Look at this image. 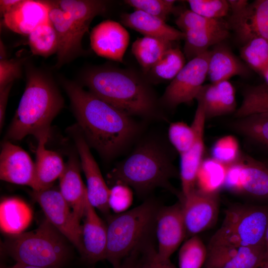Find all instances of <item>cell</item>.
<instances>
[{
    "mask_svg": "<svg viewBox=\"0 0 268 268\" xmlns=\"http://www.w3.org/2000/svg\"><path fill=\"white\" fill-rule=\"evenodd\" d=\"M260 268H268V258L264 259Z\"/></svg>",
    "mask_w": 268,
    "mask_h": 268,
    "instance_id": "54",
    "label": "cell"
},
{
    "mask_svg": "<svg viewBox=\"0 0 268 268\" xmlns=\"http://www.w3.org/2000/svg\"><path fill=\"white\" fill-rule=\"evenodd\" d=\"M183 32L189 29H218L228 27L229 24L221 19H211L199 15L191 9L181 12L175 21Z\"/></svg>",
    "mask_w": 268,
    "mask_h": 268,
    "instance_id": "38",
    "label": "cell"
},
{
    "mask_svg": "<svg viewBox=\"0 0 268 268\" xmlns=\"http://www.w3.org/2000/svg\"><path fill=\"white\" fill-rule=\"evenodd\" d=\"M261 75L264 77L266 84L268 85V67L261 73Z\"/></svg>",
    "mask_w": 268,
    "mask_h": 268,
    "instance_id": "53",
    "label": "cell"
},
{
    "mask_svg": "<svg viewBox=\"0 0 268 268\" xmlns=\"http://www.w3.org/2000/svg\"><path fill=\"white\" fill-rule=\"evenodd\" d=\"M133 201V194L130 187L116 184L110 188L108 204L110 209L117 213L128 210Z\"/></svg>",
    "mask_w": 268,
    "mask_h": 268,
    "instance_id": "43",
    "label": "cell"
},
{
    "mask_svg": "<svg viewBox=\"0 0 268 268\" xmlns=\"http://www.w3.org/2000/svg\"><path fill=\"white\" fill-rule=\"evenodd\" d=\"M49 133L41 134L36 137L35 181L33 190L40 191L51 188L53 183L63 173L65 165L62 157L54 151L45 147Z\"/></svg>",
    "mask_w": 268,
    "mask_h": 268,
    "instance_id": "22",
    "label": "cell"
},
{
    "mask_svg": "<svg viewBox=\"0 0 268 268\" xmlns=\"http://www.w3.org/2000/svg\"><path fill=\"white\" fill-rule=\"evenodd\" d=\"M136 268H177L170 261L160 257L152 246H148L141 259L137 260L135 252H133Z\"/></svg>",
    "mask_w": 268,
    "mask_h": 268,
    "instance_id": "44",
    "label": "cell"
},
{
    "mask_svg": "<svg viewBox=\"0 0 268 268\" xmlns=\"http://www.w3.org/2000/svg\"><path fill=\"white\" fill-rule=\"evenodd\" d=\"M28 36L29 45L33 55L47 58L57 53L58 39L50 21L39 25Z\"/></svg>",
    "mask_w": 268,
    "mask_h": 268,
    "instance_id": "33",
    "label": "cell"
},
{
    "mask_svg": "<svg viewBox=\"0 0 268 268\" xmlns=\"http://www.w3.org/2000/svg\"><path fill=\"white\" fill-rule=\"evenodd\" d=\"M21 0H0V12L2 17L16 6Z\"/></svg>",
    "mask_w": 268,
    "mask_h": 268,
    "instance_id": "48",
    "label": "cell"
},
{
    "mask_svg": "<svg viewBox=\"0 0 268 268\" xmlns=\"http://www.w3.org/2000/svg\"><path fill=\"white\" fill-rule=\"evenodd\" d=\"M82 226V258L94 264L106 259L107 226L86 200Z\"/></svg>",
    "mask_w": 268,
    "mask_h": 268,
    "instance_id": "19",
    "label": "cell"
},
{
    "mask_svg": "<svg viewBox=\"0 0 268 268\" xmlns=\"http://www.w3.org/2000/svg\"><path fill=\"white\" fill-rule=\"evenodd\" d=\"M211 152L212 158L225 165H229L238 159V142L233 136H225L214 143Z\"/></svg>",
    "mask_w": 268,
    "mask_h": 268,
    "instance_id": "42",
    "label": "cell"
},
{
    "mask_svg": "<svg viewBox=\"0 0 268 268\" xmlns=\"http://www.w3.org/2000/svg\"><path fill=\"white\" fill-rule=\"evenodd\" d=\"M210 51L207 76L211 83L228 80L235 75L246 76L248 67L238 59L226 47L216 45Z\"/></svg>",
    "mask_w": 268,
    "mask_h": 268,
    "instance_id": "26",
    "label": "cell"
},
{
    "mask_svg": "<svg viewBox=\"0 0 268 268\" xmlns=\"http://www.w3.org/2000/svg\"><path fill=\"white\" fill-rule=\"evenodd\" d=\"M46 218L77 249L83 251L82 226L60 191L49 188L32 193Z\"/></svg>",
    "mask_w": 268,
    "mask_h": 268,
    "instance_id": "9",
    "label": "cell"
},
{
    "mask_svg": "<svg viewBox=\"0 0 268 268\" xmlns=\"http://www.w3.org/2000/svg\"><path fill=\"white\" fill-rule=\"evenodd\" d=\"M74 141L80 157L81 165L86 180V190L90 203L104 214L110 210L108 204L110 188L89 149L83 135L74 134Z\"/></svg>",
    "mask_w": 268,
    "mask_h": 268,
    "instance_id": "15",
    "label": "cell"
},
{
    "mask_svg": "<svg viewBox=\"0 0 268 268\" xmlns=\"http://www.w3.org/2000/svg\"><path fill=\"white\" fill-rule=\"evenodd\" d=\"M32 219V212L29 206L17 198L3 199L0 204V227L8 235H16L23 232Z\"/></svg>",
    "mask_w": 268,
    "mask_h": 268,
    "instance_id": "27",
    "label": "cell"
},
{
    "mask_svg": "<svg viewBox=\"0 0 268 268\" xmlns=\"http://www.w3.org/2000/svg\"><path fill=\"white\" fill-rule=\"evenodd\" d=\"M198 106L192 124L196 138L190 149L180 155V178L182 196L185 197L196 189V179L202 162L204 151L203 132L206 117L202 102L198 100Z\"/></svg>",
    "mask_w": 268,
    "mask_h": 268,
    "instance_id": "17",
    "label": "cell"
},
{
    "mask_svg": "<svg viewBox=\"0 0 268 268\" xmlns=\"http://www.w3.org/2000/svg\"><path fill=\"white\" fill-rule=\"evenodd\" d=\"M49 8V19L54 26L58 39L56 67H60L83 52L80 32L71 16L64 11L55 0H45Z\"/></svg>",
    "mask_w": 268,
    "mask_h": 268,
    "instance_id": "12",
    "label": "cell"
},
{
    "mask_svg": "<svg viewBox=\"0 0 268 268\" xmlns=\"http://www.w3.org/2000/svg\"><path fill=\"white\" fill-rule=\"evenodd\" d=\"M21 67L22 62L18 60L0 61V90L20 77Z\"/></svg>",
    "mask_w": 268,
    "mask_h": 268,
    "instance_id": "45",
    "label": "cell"
},
{
    "mask_svg": "<svg viewBox=\"0 0 268 268\" xmlns=\"http://www.w3.org/2000/svg\"><path fill=\"white\" fill-rule=\"evenodd\" d=\"M0 60H5L6 59V51L3 42L0 41Z\"/></svg>",
    "mask_w": 268,
    "mask_h": 268,
    "instance_id": "52",
    "label": "cell"
},
{
    "mask_svg": "<svg viewBox=\"0 0 268 268\" xmlns=\"http://www.w3.org/2000/svg\"><path fill=\"white\" fill-rule=\"evenodd\" d=\"M227 1L232 15L241 12L249 4L248 1L246 0H228Z\"/></svg>",
    "mask_w": 268,
    "mask_h": 268,
    "instance_id": "47",
    "label": "cell"
},
{
    "mask_svg": "<svg viewBox=\"0 0 268 268\" xmlns=\"http://www.w3.org/2000/svg\"><path fill=\"white\" fill-rule=\"evenodd\" d=\"M243 97L241 105L234 113L236 118L268 112V85L266 83L247 88Z\"/></svg>",
    "mask_w": 268,
    "mask_h": 268,
    "instance_id": "35",
    "label": "cell"
},
{
    "mask_svg": "<svg viewBox=\"0 0 268 268\" xmlns=\"http://www.w3.org/2000/svg\"><path fill=\"white\" fill-rule=\"evenodd\" d=\"M90 40L91 48L97 55L122 62L129 45L130 35L120 23L107 20L93 28Z\"/></svg>",
    "mask_w": 268,
    "mask_h": 268,
    "instance_id": "16",
    "label": "cell"
},
{
    "mask_svg": "<svg viewBox=\"0 0 268 268\" xmlns=\"http://www.w3.org/2000/svg\"><path fill=\"white\" fill-rule=\"evenodd\" d=\"M268 223V210L265 208L232 206L226 210L221 225L211 237L208 245L265 246Z\"/></svg>",
    "mask_w": 268,
    "mask_h": 268,
    "instance_id": "7",
    "label": "cell"
},
{
    "mask_svg": "<svg viewBox=\"0 0 268 268\" xmlns=\"http://www.w3.org/2000/svg\"><path fill=\"white\" fill-rule=\"evenodd\" d=\"M78 162L74 157L66 164L60 179V192L71 209L76 219L80 222L83 217L86 200V187L80 176Z\"/></svg>",
    "mask_w": 268,
    "mask_h": 268,
    "instance_id": "24",
    "label": "cell"
},
{
    "mask_svg": "<svg viewBox=\"0 0 268 268\" xmlns=\"http://www.w3.org/2000/svg\"><path fill=\"white\" fill-rule=\"evenodd\" d=\"M176 170L166 154L156 145L146 143L139 146L109 174L112 185L122 184L139 192L162 187L174 193L170 183Z\"/></svg>",
    "mask_w": 268,
    "mask_h": 268,
    "instance_id": "4",
    "label": "cell"
},
{
    "mask_svg": "<svg viewBox=\"0 0 268 268\" xmlns=\"http://www.w3.org/2000/svg\"><path fill=\"white\" fill-rule=\"evenodd\" d=\"M209 56L208 50L185 64L166 88L161 100L164 105L174 108L196 99L207 76Z\"/></svg>",
    "mask_w": 268,
    "mask_h": 268,
    "instance_id": "8",
    "label": "cell"
},
{
    "mask_svg": "<svg viewBox=\"0 0 268 268\" xmlns=\"http://www.w3.org/2000/svg\"><path fill=\"white\" fill-rule=\"evenodd\" d=\"M83 82L91 93L127 115L149 116L156 102L145 80L128 69L98 67L84 75Z\"/></svg>",
    "mask_w": 268,
    "mask_h": 268,
    "instance_id": "3",
    "label": "cell"
},
{
    "mask_svg": "<svg viewBox=\"0 0 268 268\" xmlns=\"http://www.w3.org/2000/svg\"><path fill=\"white\" fill-rule=\"evenodd\" d=\"M125 2L135 9L158 17L165 21L174 10L175 0H126Z\"/></svg>",
    "mask_w": 268,
    "mask_h": 268,
    "instance_id": "41",
    "label": "cell"
},
{
    "mask_svg": "<svg viewBox=\"0 0 268 268\" xmlns=\"http://www.w3.org/2000/svg\"><path fill=\"white\" fill-rule=\"evenodd\" d=\"M155 224L157 253L162 258L170 259L187 235L181 202L158 208Z\"/></svg>",
    "mask_w": 268,
    "mask_h": 268,
    "instance_id": "13",
    "label": "cell"
},
{
    "mask_svg": "<svg viewBox=\"0 0 268 268\" xmlns=\"http://www.w3.org/2000/svg\"><path fill=\"white\" fill-rule=\"evenodd\" d=\"M158 208L150 201L110 217L107 226L106 260L113 267L139 249L155 223Z\"/></svg>",
    "mask_w": 268,
    "mask_h": 268,
    "instance_id": "6",
    "label": "cell"
},
{
    "mask_svg": "<svg viewBox=\"0 0 268 268\" xmlns=\"http://www.w3.org/2000/svg\"><path fill=\"white\" fill-rule=\"evenodd\" d=\"M8 268H60L56 267H42L34 266L16 262L15 264Z\"/></svg>",
    "mask_w": 268,
    "mask_h": 268,
    "instance_id": "50",
    "label": "cell"
},
{
    "mask_svg": "<svg viewBox=\"0 0 268 268\" xmlns=\"http://www.w3.org/2000/svg\"><path fill=\"white\" fill-rule=\"evenodd\" d=\"M0 178L32 189L35 185V163L24 149L8 141L3 144L0 152Z\"/></svg>",
    "mask_w": 268,
    "mask_h": 268,
    "instance_id": "18",
    "label": "cell"
},
{
    "mask_svg": "<svg viewBox=\"0 0 268 268\" xmlns=\"http://www.w3.org/2000/svg\"><path fill=\"white\" fill-rule=\"evenodd\" d=\"M229 25L244 43L255 37L268 40V0H255L231 15Z\"/></svg>",
    "mask_w": 268,
    "mask_h": 268,
    "instance_id": "20",
    "label": "cell"
},
{
    "mask_svg": "<svg viewBox=\"0 0 268 268\" xmlns=\"http://www.w3.org/2000/svg\"><path fill=\"white\" fill-rule=\"evenodd\" d=\"M240 55L249 67L261 74L268 67V40L261 37L252 38L244 43Z\"/></svg>",
    "mask_w": 268,
    "mask_h": 268,
    "instance_id": "36",
    "label": "cell"
},
{
    "mask_svg": "<svg viewBox=\"0 0 268 268\" xmlns=\"http://www.w3.org/2000/svg\"><path fill=\"white\" fill-rule=\"evenodd\" d=\"M265 258H268V223L265 235Z\"/></svg>",
    "mask_w": 268,
    "mask_h": 268,
    "instance_id": "51",
    "label": "cell"
},
{
    "mask_svg": "<svg viewBox=\"0 0 268 268\" xmlns=\"http://www.w3.org/2000/svg\"><path fill=\"white\" fill-rule=\"evenodd\" d=\"M229 28L194 29L183 32L185 58L189 61L209 50V47L220 44L228 37Z\"/></svg>",
    "mask_w": 268,
    "mask_h": 268,
    "instance_id": "28",
    "label": "cell"
},
{
    "mask_svg": "<svg viewBox=\"0 0 268 268\" xmlns=\"http://www.w3.org/2000/svg\"><path fill=\"white\" fill-rule=\"evenodd\" d=\"M232 127L238 132L268 147V112L237 118Z\"/></svg>",
    "mask_w": 268,
    "mask_h": 268,
    "instance_id": "32",
    "label": "cell"
},
{
    "mask_svg": "<svg viewBox=\"0 0 268 268\" xmlns=\"http://www.w3.org/2000/svg\"><path fill=\"white\" fill-rule=\"evenodd\" d=\"M227 170V165L213 158L202 161L196 179L198 190L206 193H217L224 186Z\"/></svg>",
    "mask_w": 268,
    "mask_h": 268,
    "instance_id": "31",
    "label": "cell"
},
{
    "mask_svg": "<svg viewBox=\"0 0 268 268\" xmlns=\"http://www.w3.org/2000/svg\"><path fill=\"white\" fill-rule=\"evenodd\" d=\"M196 99L202 102L206 118L236 111L235 89L228 80L203 85Z\"/></svg>",
    "mask_w": 268,
    "mask_h": 268,
    "instance_id": "23",
    "label": "cell"
},
{
    "mask_svg": "<svg viewBox=\"0 0 268 268\" xmlns=\"http://www.w3.org/2000/svg\"><path fill=\"white\" fill-rule=\"evenodd\" d=\"M124 25L144 35L170 42L185 39V34L169 25L165 21L142 11L135 10L121 16Z\"/></svg>",
    "mask_w": 268,
    "mask_h": 268,
    "instance_id": "25",
    "label": "cell"
},
{
    "mask_svg": "<svg viewBox=\"0 0 268 268\" xmlns=\"http://www.w3.org/2000/svg\"><path fill=\"white\" fill-rule=\"evenodd\" d=\"M266 164V165L268 167V162L267 164Z\"/></svg>",
    "mask_w": 268,
    "mask_h": 268,
    "instance_id": "55",
    "label": "cell"
},
{
    "mask_svg": "<svg viewBox=\"0 0 268 268\" xmlns=\"http://www.w3.org/2000/svg\"><path fill=\"white\" fill-rule=\"evenodd\" d=\"M168 136L171 143L181 155L192 146L195 140L196 134L192 126L177 122L170 125Z\"/></svg>",
    "mask_w": 268,
    "mask_h": 268,
    "instance_id": "39",
    "label": "cell"
},
{
    "mask_svg": "<svg viewBox=\"0 0 268 268\" xmlns=\"http://www.w3.org/2000/svg\"><path fill=\"white\" fill-rule=\"evenodd\" d=\"M63 105V97L52 79L28 66L25 88L6 138L18 140L29 134L36 138L49 133L52 121Z\"/></svg>",
    "mask_w": 268,
    "mask_h": 268,
    "instance_id": "2",
    "label": "cell"
},
{
    "mask_svg": "<svg viewBox=\"0 0 268 268\" xmlns=\"http://www.w3.org/2000/svg\"><path fill=\"white\" fill-rule=\"evenodd\" d=\"M62 82L88 144L106 158L114 156L135 133L130 116L73 81L64 79Z\"/></svg>",
    "mask_w": 268,
    "mask_h": 268,
    "instance_id": "1",
    "label": "cell"
},
{
    "mask_svg": "<svg viewBox=\"0 0 268 268\" xmlns=\"http://www.w3.org/2000/svg\"><path fill=\"white\" fill-rule=\"evenodd\" d=\"M207 248L198 236L190 237L181 247L178 255L179 268H201L204 265Z\"/></svg>",
    "mask_w": 268,
    "mask_h": 268,
    "instance_id": "37",
    "label": "cell"
},
{
    "mask_svg": "<svg viewBox=\"0 0 268 268\" xmlns=\"http://www.w3.org/2000/svg\"><path fill=\"white\" fill-rule=\"evenodd\" d=\"M172 43L159 38L143 36L133 43L132 51L144 71L147 72L163 54L172 47Z\"/></svg>",
    "mask_w": 268,
    "mask_h": 268,
    "instance_id": "30",
    "label": "cell"
},
{
    "mask_svg": "<svg viewBox=\"0 0 268 268\" xmlns=\"http://www.w3.org/2000/svg\"><path fill=\"white\" fill-rule=\"evenodd\" d=\"M55 1L60 8L69 14L83 35L88 31L94 17L104 14L108 7V3L103 0H59Z\"/></svg>",
    "mask_w": 268,
    "mask_h": 268,
    "instance_id": "29",
    "label": "cell"
},
{
    "mask_svg": "<svg viewBox=\"0 0 268 268\" xmlns=\"http://www.w3.org/2000/svg\"><path fill=\"white\" fill-rule=\"evenodd\" d=\"M122 262L119 265L113 268H136L134 256L131 254Z\"/></svg>",
    "mask_w": 268,
    "mask_h": 268,
    "instance_id": "49",
    "label": "cell"
},
{
    "mask_svg": "<svg viewBox=\"0 0 268 268\" xmlns=\"http://www.w3.org/2000/svg\"></svg>",
    "mask_w": 268,
    "mask_h": 268,
    "instance_id": "56",
    "label": "cell"
},
{
    "mask_svg": "<svg viewBox=\"0 0 268 268\" xmlns=\"http://www.w3.org/2000/svg\"><path fill=\"white\" fill-rule=\"evenodd\" d=\"M67 240L46 218L34 230L8 235L3 249L17 263L60 268L70 257Z\"/></svg>",
    "mask_w": 268,
    "mask_h": 268,
    "instance_id": "5",
    "label": "cell"
},
{
    "mask_svg": "<svg viewBox=\"0 0 268 268\" xmlns=\"http://www.w3.org/2000/svg\"><path fill=\"white\" fill-rule=\"evenodd\" d=\"M223 187L258 199H268V167L250 157L238 158L227 165Z\"/></svg>",
    "mask_w": 268,
    "mask_h": 268,
    "instance_id": "10",
    "label": "cell"
},
{
    "mask_svg": "<svg viewBox=\"0 0 268 268\" xmlns=\"http://www.w3.org/2000/svg\"><path fill=\"white\" fill-rule=\"evenodd\" d=\"M185 56L178 47H171L147 72L158 80H172L185 65Z\"/></svg>",
    "mask_w": 268,
    "mask_h": 268,
    "instance_id": "34",
    "label": "cell"
},
{
    "mask_svg": "<svg viewBox=\"0 0 268 268\" xmlns=\"http://www.w3.org/2000/svg\"><path fill=\"white\" fill-rule=\"evenodd\" d=\"M204 268H258L265 256V246L208 245Z\"/></svg>",
    "mask_w": 268,
    "mask_h": 268,
    "instance_id": "14",
    "label": "cell"
},
{
    "mask_svg": "<svg viewBox=\"0 0 268 268\" xmlns=\"http://www.w3.org/2000/svg\"><path fill=\"white\" fill-rule=\"evenodd\" d=\"M186 233L197 235L216 222L219 210L217 193H206L195 189L181 201Z\"/></svg>",
    "mask_w": 268,
    "mask_h": 268,
    "instance_id": "11",
    "label": "cell"
},
{
    "mask_svg": "<svg viewBox=\"0 0 268 268\" xmlns=\"http://www.w3.org/2000/svg\"><path fill=\"white\" fill-rule=\"evenodd\" d=\"M13 83H11L0 90V126H3L5 117L6 104L8 95Z\"/></svg>",
    "mask_w": 268,
    "mask_h": 268,
    "instance_id": "46",
    "label": "cell"
},
{
    "mask_svg": "<svg viewBox=\"0 0 268 268\" xmlns=\"http://www.w3.org/2000/svg\"><path fill=\"white\" fill-rule=\"evenodd\" d=\"M190 9L202 16L211 19H221L230 9L227 0H188Z\"/></svg>",
    "mask_w": 268,
    "mask_h": 268,
    "instance_id": "40",
    "label": "cell"
},
{
    "mask_svg": "<svg viewBox=\"0 0 268 268\" xmlns=\"http://www.w3.org/2000/svg\"><path fill=\"white\" fill-rule=\"evenodd\" d=\"M2 18L7 28L23 35H28L39 25L50 21L45 0H21Z\"/></svg>",
    "mask_w": 268,
    "mask_h": 268,
    "instance_id": "21",
    "label": "cell"
}]
</instances>
